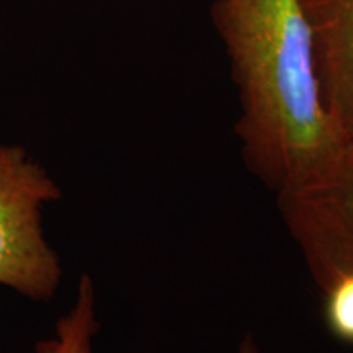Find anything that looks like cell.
<instances>
[{
    "label": "cell",
    "mask_w": 353,
    "mask_h": 353,
    "mask_svg": "<svg viewBox=\"0 0 353 353\" xmlns=\"http://www.w3.org/2000/svg\"><path fill=\"white\" fill-rule=\"evenodd\" d=\"M211 19L231 61L249 170L278 198L342 175L348 144L322 101L299 0H216Z\"/></svg>",
    "instance_id": "6da1fadb"
},
{
    "label": "cell",
    "mask_w": 353,
    "mask_h": 353,
    "mask_svg": "<svg viewBox=\"0 0 353 353\" xmlns=\"http://www.w3.org/2000/svg\"><path fill=\"white\" fill-rule=\"evenodd\" d=\"M278 208L321 288L353 272V169L319 188L280 196Z\"/></svg>",
    "instance_id": "3957f363"
},
{
    "label": "cell",
    "mask_w": 353,
    "mask_h": 353,
    "mask_svg": "<svg viewBox=\"0 0 353 353\" xmlns=\"http://www.w3.org/2000/svg\"><path fill=\"white\" fill-rule=\"evenodd\" d=\"M228 353H263L260 350L257 341L254 339V335H245L242 341L237 343V347L234 348V350L228 352Z\"/></svg>",
    "instance_id": "52a82bcc"
},
{
    "label": "cell",
    "mask_w": 353,
    "mask_h": 353,
    "mask_svg": "<svg viewBox=\"0 0 353 353\" xmlns=\"http://www.w3.org/2000/svg\"><path fill=\"white\" fill-rule=\"evenodd\" d=\"M61 198L48 170L17 144L0 143V285L48 301L63 268L43 229L44 206Z\"/></svg>",
    "instance_id": "7a4b0ae2"
},
{
    "label": "cell",
    "mask_w": 353,
    "mask_h": 353,
    "mask_svg": "<svg viewBox=\"0 0 353 353\" xmlns=\"http://www.w3.org/2000/svg\"><path fill=\"white\" fill-rule=\"evenodd\" d=\"M309 33L322 101L353 148V0H299Z\"/></svg>",
    "instance_id": "277c9868"
},
{
    "label": "cell",
    "mask_w": 353,
    "mask_h": 353,
    "mask_svg": "<svg viewBox=\"0 0 353 353\" xmlns=\"http://www.w3.org/2000/svg\"><path fill=\"white\" fill-rule=\"evenodd\" d=\"M347 165L348 169H353V148L348 151V157H347Z\"/></svg>",
    "instance_id": "ba28073f"
},
{
    "label": "cell",
    "mask_w": 353,
    "mask_h": 353,
    "mask_svg": "<svg viewBox=\"0 0 353 353\" xmlns=\"http://www.w3.org/2000/svg\"><path fill=\"white\" fill-rule=\"evenodd\" d=\"M99 330L95 283L88 275H82L72 306L56 322L52 335L34 343L33 353H97Z\"/></svg>",
    "instance_id": "5b68a950"
},
{
    "label": "cell",
    "mask_w": 353,
    "mask_h": 353,
    "mask_svg": "<svg viewBox=\"0 0 353 353\" xmlns=\"http://www.w3.org/2000/svg\"><path fill=\"white\" fill-rule=\"evenodd\" d=\"M322 290L329 330L339 341L353 343V272L335 276Z\"/></svg>",
    "instance_id": "8992f818"
}]
</instances>
